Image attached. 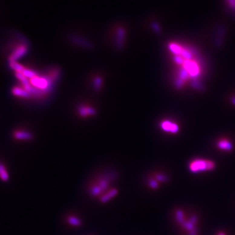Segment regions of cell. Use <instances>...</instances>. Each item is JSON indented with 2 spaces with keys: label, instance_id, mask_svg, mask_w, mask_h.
<instances>
[{
  "label": "cell",
  "instance_id": "cell-1",
  "mask_svg": "<svg viewBox=\"0 0 235 235\" xmlns=\"http://www.w3.org/2000/svg\"><path fill=\"white\" fill-rule=\"evenodd\" d=\"M215 164L211 161L205 159H196L189 164V170L193 172H199L212 170Z\"/></svg>",
  "mask_w": 235,
  "mask_h": 235
},
{
  "label": "cell",
  "instance_id": "cell-10",
  "mask_svg": "<svg viewBox=\"0 0 235 235\" xmlns=\"http://www.w3.org/2000/svg\"><path fill=\"white\" fill-rule=\"evenodd\" d=\"M22 73L27 78H30V79L32 78H34V77L38 75V74L36 73V72H35L34 71H33V70H31V69H28V68H24Z\"/></svg>",
  "mask_w": 235,
  "mask_h": 235
},
{
  "label": "cell",
  "instance_id": "cell-14",
  "mask_svg": "<svg viewBox=\"0 0 235 235\" xmlns=\"http://www.w3.org/2000/svg\"><path fill=\"white\" fill-rule=\"evenodd\" d=\"M148 184H149L150 186L152 188H153V189H156V188H158V182H157L156 181L154 180H150L149 181V183H148Z\"/></svg>",
  "mask_w": 235,
  "mask_h": 235
},
{
  "label": "cell",
  "instance_id": "cell-5",
  "mask_svg": "<svg viewBox=\"0 0 235 235\" xmlns=\"http://www.w3.org/2000/svg\"><path fill=\"white\" fill-rule=\"evenodd\" d=\"M217 145L220 149L225 151H230L233 148L231 142H230L229 140H227L225 139L220 140V141L217 142Z\"/></svg>",
  "mask_w": 235,
  "mask_h": 235
},
{
  "label": "cell",
  "instance_id": "cell-17",
  "mask_svg": "<svg viewBox=\"0 0 235 235\" xmlns=\"http://www.w3.org/2000/svg\"><path fill=\"white\" fill-rule=\"evenodd\" d=\"M218 235H225V234H224V233H220Z\"/></svg>",
  "mask_w": 235,
  "mask_h": 235
},
{
  "label": "cell",
  "instance_id": "cell-4",
  "mask_svg": "<svg viewBox=\"0 0 235 235\" xmlns=\"http://www.w3.org/2000/svg\"><path fill=\"white\" fill-rule=\"evenodd\" d=\"M12 93L15 96L22 98H29L31 97V94L28 92L24 88L18 87V86H15V87L13 88V89H12Z\"/></svg>",
  "mask_w": 235,
  "mask_h": 235
},
{
  "label": "cell",
  "instance_id": "cell-11",
  "mask_svg": "<svg viewBox=\"0 0 235 235\" xmlns=\"http://www.w3.org/2000/svg\"><path fill=\"white\" fill-rule=\"evenodd\" d=\"M124 35H125V33H124V30H123V29L120 28L119 29V30H118V37H117V39H118V47H121L122 46V43H123V39H124Z\"/></svg>",
  "mask_w": 235,
  "mask_h": 235
},
{
  "label": "cell",
  "instance_id": "cell-16",
  "mask_svg": "<svg viewBox=\"0 0 235 235\" xmlns=\"http://www.w3.org/2000/svg\"><path fill=\"white\" fill-rule=\"evenodd\" d=\"M95 83H96V84H95V86H96V88L97 89H99L100 88V85L101 84V78H96V82H95Z\"/></svg>",
  "mask_w": 235,
  "mask_h": 235
},
{
  "label": "cell",
  "instance_id": "cell-2",
  "mask_svg": "<svg viewBox=\"0 0 235 235\" xmlns=\"http://www.w3.org/2000/svg\"><path fill=\"white\" fill-rule=\"evenodd\" d=\"M28 50V47L26 42H22L16 44L9 57V62L16 61L20 57H22L27 53Z\"/></svg>",
  "mask_w": 235,
  "mask_h": 235
},
{
  "label": "cell",
  "instance_id": "cell-13",
  "mask_svg": "<svg viewBox=\"0 0 235 235\" xmlns=\"http://www.w3.org/2000/svg\"><path fill=\"white\" fill-rule=\"evenodd\" d=\"M68 221L71 225L74 226H79L80 225V221L79 219L75 217H70L68 219Z\"/></svg>",
  "mask_w": 235,
  "mask_h": 235
},
{
  "label": "cell",
  "instance_id": "cell-7",
  "mask_svg": "<svg viewBox=\"0 0 235 235\" xmlns=\"http://www.w3.org/2000/svg\"><path fill=\"white\" fill-rule=\"evenodd\" d=\"M79 113L82 116H89V115H93L96 114L95 109L90 106H82L79 109Z\"/></svg>",
  "mask_w": 235,
  "mask_h": 235
},
{
  "label": "cell",
  "instance_id": "cell-8",
  "mask_svg": "<svg viewBox=\"0 0 235 235\" xmlns=\"http://www.w3.org/2000/svg\"><path fill=\"white\" fill-rule=\"evenodd\" d=\"M117 193H118V191H117L116 189H111V190L107 193L106 194L104 195L101 197V202L102 203H106V202L109 201L110 199H112L113 197H114L115 195H116L117 194Z\"/></svg>",
  "mask_w": 235,
  "mask_h": 235
},
{
  "label": "cell",
  "instance_id": "cell-12",
  "mask_svg": "<svg viewBox=\"0 0 235 235\" xmlns=\"http://www.w3.org/2000/svg\"><path fill=\"white\" fill-rule=\"evenodd\" d=\"M0 177L3 180H7L8 179V175L6 172V170L2 164L0 163Z\"/></svg>",
  "mask_w": 235,
  "mask_h": 235
},
{
  "label": "cell",
  "instance_id": "cell-3",
  "mask_svg": "<svg viewBox=\"0 0 235 235\" xmlns=\"http://www.w3.org/2000/svg\"><path fill=\"white\" fill-rule=\"evenodd\" d=\"M161 127L164 131L171 133H176L179 131L178 125L169 120L163 121L161 123Z\"/></svg>",
  "mask_w": 235,
  "mask_h": 235
},
{
  "label": "cell",
  "instance_id": "cell-6",
  "mask_svg": "<svg viewBox=\"0 0 235 235\" xmlns=\"http://www.w3.org/2000/svg\"><path fill=\"white\" fill-rule=\"evenodd\" d=\"M14 137L18 140H30L32 138V135L27 131H17L14 133Z\"/></svg>",
  "mask_w": 235,
  "mask_h": 235
},
{
  "label": "cell",
  "instance_id": "cell-15",
  "mask_svg": "<svg viewBox=\"0 0 235 235\" xmlns=\"http://www.w3.org/2000/svg\"><path fill=\"white\" fill-rule=\"evenodd\" d=\"M156 179L159 181H162V182H165L167 180V178L163 175H158L156 176Z\"/></svg>",
  "mask_w": 235,
  "mask_h": 235
},
{
  "label": "cell",
  "instance_id": "cell-18",
  "mask_svg": "<svg viewBox=\"0 0 235 235\" xmlns=\"http://www.w3.org/2000/svg\"><path fill=\"white\" fill-rule=\"evenodd\" d=\"M233 102H234V103L235 104V98H233Z\"/></svg>",
  "mask_w": 235,
  "mask_h": 235
},
{
  "label": "cell",
  "instance_id": "cell-9",
  "mask_svg": "<svg viewBox=\"0 0 235 235\" xmlns=\"http://www.w3.org/2000/svg\"><path fill=\"white\" fill-rule=\"evenodd\" d=\"M9 63L11 68L13 69L15 73H22L24 68H25L23 65L20 64L19 63H17L16 61H10Z\"/></svg>",
  "mask_w": 235,
  "mask_h": 235
}]
</instances>
